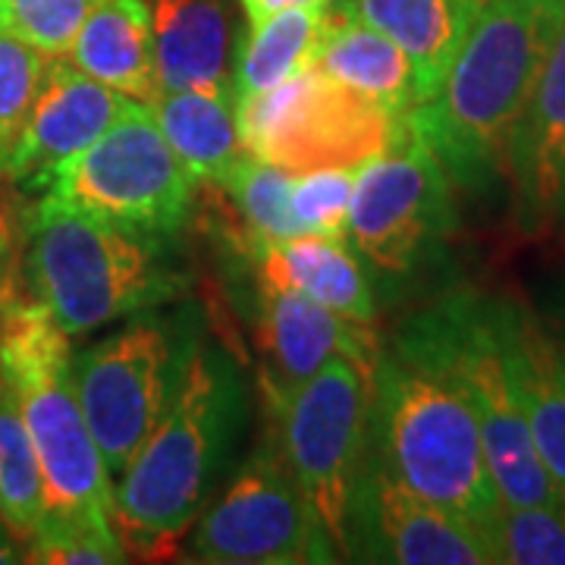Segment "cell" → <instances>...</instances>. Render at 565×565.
<instances>
[{
  "instance_id": "obj_19",
  "label": "cell",
  "mask_w": 565,
  "mask_h": 565,
  "mask_svg": "<svg viewBox=\"0 0 565 565\" xmlns=\"http://www.w3.org/2000/svg\"><path fill=\"white\" fill-rule=\"evenodd\" d=\"M311 70L359 88L403 117L424 104L418 73L403 47L367 25L349 0H330Z\"/></svg>"
},
{
  "instance_id": "obj_25",
  "label": "cell",
  "mask_w": 565,
  "mask_h": 565,
  "mask_svg": "<svg viewBox=\"0 0 565 565\" xmlns=\"http://www.w3.org/2000/svg\"><path fill=\"white\" fill-rule=\"evenodd\" d=\"M44 519V481L17 396L0 377V522L25 544Z\"/></svg>"
},
{
  "instance_id": "obj_23",
  "label": "cell",
  "mask_w": 565,
  "mask_h": 565,
  "mask_svg": "<svg viewBox=\"0 0 565 565\" xmlns=\"http://www.w3.org/2000/svg\"><path fill=\"white\" fill-rule=\"evenodd\" d=\"M355 13L405 51L418 73L424 104L444 82L484 0H349Z\"/></svg>"
},
{
  "instance_id": "obj_33",
  "label": "cell",
  "mask_w": 565,
  "mask_h": 565,
  "mask_svg": "<svg viewBox=\"0 0 565 565\" xmlns=\"http://www.w3.org/2000/svg\"><path fill=\"white\" fill-rule=\"evenodd\" d=\"M3 563H22V544L0 522V565Z\"/></svg>"
},
{
  "instance_id": "obj_5",
  "label": "cell",
  "mask_w": 565,
  "mask_h": 565,
  "mask_svg": "<svg viewBox=\"0 0 565 565\" xmlns=\"http://www.w3.org/2000/svg\"><path fill=\"white\" fill-rule=\"evenodd\" d=\"M0 377L39 456L44 519H114V487L82 415L70 337L22 280H0Z\"/></svg>"
},
{
  "instance_id": "obj_9",
  "label": "cell",
  "mask_w": 565,
  "mask_h": 565,
  "mask_svg": "<svg viewBox=\"0 0 565 565\" xmlns=\"http://www.w3.org/2000/svg\"><path fill=\"white\" fill-rule=\"evenodd\" d=\"M245 151L289 173L355 167L384 158L405 136V117L364 92L305 70L270 92L239 98Z\"/></svg>"
},
{
  "instance_id": "obj_12",
  "label": "cell",
  "mask_w": 565,
  "mask_h": 565,
  "mask_svg": "<svg viewBox=\"0 0 565 565\" xmlns=\"http://www.w3.org/2000/svg\"><path fill=\"white\" fill-rule=\"evenodd\" d=\"M452 226V180L408 122L396 148L359 170L345 233L374 267L405 277L440 255Z\"/></svg>"
},
{
  "instance_id": "obj_27",
  "label": "cell",
  "mask_w": 565,
  "mask_h": 565,
  "mask_svg": "<svg viewBox=\"0 0 565 565\" xmlns=\"http://www.w3.org/2000/svg\"><path fill=\"white\" fill-rule=\"evenodd\" d=\"M490 541L497 563L565 565V505H503Z\"/></svg>"
},
{
  "instance_id": "obj_13",
  "label": "cell",
  "mask_w": 565,
  "mask_h": 565,
  "mask_svg": "<svg viewBox=\"0 0 565 565\" xmlns=\"http://www.w3.org/2000/svg\"><path fill=\"white\" fill-rule=\"evenodd\" d=\"M352 559L399 565H487L497 550L484 527L427 503L367 449L352 519Z\"/></svg>"
},
{
  "instance_id": "obj_18",
  "label": "cell",
  "mask_w": 565,
  "mask_h": 565,
  "mask_svg": "<svg viewBox=\"0 0 565 565\" xmlns=\"http://www.w3.org/2000/svg\"><path fill=\"white\" fill-rule=\"evenodd\" d=\"M243 264L252 267L258 286L302 292L349 321L374 327L377 302L371 292V280L343 239L302 233L289 239L258 243Z\"/></svg>"
},
{
  "instance_id": "obj_28",
  "label": "cell",
  "mask_w": 565,
  "mask_h": 565,
  "mask_svg": "<svg viewBox=\"0 0 565 565\" xmlns=\"http://www.w3.org/2000/svg\"><path fill=\"white\" fill-rule=\"evenodd\" d=\"M359 170L355 167H333V170H311L296 173L289 189V207L302 233L343 239L349 230V207L355 195Z\"/></svg>"
},
{
  "instance_id": "obj_15",
  "label": "cell",
  "mask_w": 565,
  "mask_h": 565,
  "mask_svg": "<svg viewBox=\"0 0 565 565\" xmlns=\"http://www.w3.org/2000/svg\"><path fill=\"white\" fill-rule=\"evenodd\" d=\"M255 340L270 405L289 396L333 355H345L374 374L384 345L371 323L349 321L292 289L255 282Z\"/></svg>"
},
{
  "instance_id": "obj_16",
  "label": "cell",
  "mask_w": 565,
  "mask_h": 565,
  "mask_svg": "<svg viewBox=\"0 0 565 565\" xmlns=\"http://www.w3.org/2000/svg\"><path fill=\"white\" fill-rule=\"evenodd\" d=\"M505 177L522 233L541 236L565 221V22L512 129Z\"/></svg>"
},
{
  "instance_id": "obj_4",
  "label": "cell",
  "mask_w": 565,
  "mask_h": 565,
  "mask_svg": "<svg viewBox=\"0 0 565 565\" xmlns=\"http://www.w3.org/2000/svg\"><path fill=\"white\" fill-rule=\"evenodd\" d=\"M22 286L73 340L177 302L189 277L163 236L41 199L25 226Z\"/></svg>"
},
{
  "instance_id": "obj_3",
  "label": "cell",
  "mask_w": 565,
  "mask_h": 565,
  "mask_svg": "<svg viewBox=\"0 0 565 565\" xmlns=\"http://www.w3.org/2000/svg\"><path fill=\"white\" fill-rule=\"evenodd\" d=\"M367 449L408 490L487 534L503 512L465 390L405 327L371 374Z\"/></svg>"
},
{
  "instance_id": "obj_11",
  "label": "cell",
  "mask_w": 565,
  "mask_h": 565,
  "mask_svg": "<svg viewBox=\"0 0 565 565\" xmlns=\"http://www.w3.org/2000/svg\"><path fill=\"white\" fill-rule=\"evenodd\" d=\"M185 559L214 565L337 563L286 462L277 427H267L230 475V484L199 515Z\"/></svg>"
},
{
  "instance_id": "obj_21",
  "label": "cell",
  "mask_w": 565,
  "mask_h": 565,
  "mask_svg": "<svg viewBox=\"0 0 565 565\" xmlns=\"http://www.w3.org/2000/svg\"><path fill=\"white\" fill-rule=\"evenodd\" d=\"M92 79L117 88L132 102L161 98L154 70V25L148 0H102L66 51Z\"/></svg>"
},
{
  "instance_id": "obj_34",
  "label": "cell",
  "mask_w": 565,
  "mask_h": 565,
  "mask_svg": "<svg viewBox=\"0 0 565 565\" xmlns=\"http://www.w3.org/2000/svg\"><path fill=\"white\" fill-rule=\"evenodd\" d=\"M0 258H3V252H0Z\"/></svg>"
},
{
  "instance_id": "obj_26",
  "label": "cell",
  "mask_w": 565,
  "mask_h": 565,
  "mask_svg": "<svg viewBox=\"0 0 565 565\" xmlns=\"http://www.w3.org/2000/svg\"><path fill=\"white\" fill-rule=\"evenodd\" d=\"M126 544L114 519H41L22 544V563L39 565H120Z\"/></svg>"
},
{
  "instance_id": "obj_30",
  "label": "cell",
  "mask_w": 565,
  "mask_h": 565,
  "mask_svg": "<svg viewBox=\"0 0 565 565\" xmlns=\"http://www.w3.org/2000/svg\"><path fill=\"white\" fill-rule=\"evenodd\" d=\"M47 61L51 57L41 54L39 47L0 29V163L10 154L29 117Z\"/></svg>"
},
{
  "instance_id": "obj_22",
  "label": "cell",
  "mask_w": 565,
  "mask_h": 565,
  "mask_svg": "<svg viewBox=\"0 0 565 565\" xmlns=\"http://www.w3.org/2000/svg\"><path fill=\"white\" fill-rule=\"evenodd\" d=\"M154 114L182 167L202 189L221 185L248 154L239 139L236 95L230 82L161 95Z\"/></svg>"
},
{
  "instance_id": "obj_31",
  "label": "cell",
  "mask_w": 565,
  "mask_h": 565,
  "mask_svg": "<svg viewBox=\"0 0 565 565\" xmlns=\"http://www.w3.org/2000/svg\"><path fill=\"white\" fill-rule=\"evenodd\" d=\"M239 3H243L245 22H248V29H252V25H262L264 20L277 17V13L289 10V7H305V3H327V0H239Z\"/></svg>"
},
{
  "instance_id": "obj_24",
  "label": "cell",
  "mask_w": 565,
  "mask_h": 565,
  "mask_svg": "<svg viewBox=\"0 0 565 565\" xmlns=\"http://www.w3.org/2000/svg\"><path fill=\"white\" fill-rule=\"evenodd\" d=\"M327 7L330 0L289 7L277 17L264 20L262 25H252L245 35L236 39L233 66H230V85L236 102L270 92L286 79L311 70L327 22Z\"/></svg>"
},
{
  "instance_id": "obj_17",
  "label": "cell",
  "mask_w": 565,
  "mask_h": 565,
  "mask_svg": "<svg viewBox=\"0 0 565 565\" xmlns=\"http://www.w3.org/2000/svg\"><path fill=\"white\" fill-rule=\"evenodd\" d=\"M497 330L534 449L565 500V362L537 311L493 296Z\"/></svg>"
},
{
  "instance_id": "obj_8",
  "label": "cell",
  "mask_w": 565,
  "mask_h": 565,
  "mask_svg": "<svg viewBox=\"0 0 565 565\" xmlns=\"http://www.w3.org/2000/svg\"><path fill=\"white\" fill-rule=\"evenodd\" d=\"M286 462L337 559H352V519L367 462L371 371L333 355L280 403Z\"/></svg>"
},
{
  "instance_id": "obj_29",
  "label": "cell",
  "mask_w": 565,
  "mask_h": 565,
  "mask_svg": "<svg viewBox=\"0 0 565 565\" xmlns=\"http://www.w3.org/2000/svg\"><path fill=\"white\" fill-rule=\"evenodd\" d=\"M102 0H0V29L47 57H66L70 44Z\"/></svg>"
},
{
  "instance_id": "obj_14",
  "label": "cell",
  "mask_w": 565,
  "mask_h": 565,
  "mask_svg": "<svg viewBox=\"0 0 565 565\" xmlns=\"http://www.w3.org/2000/svg\"><path fill=\"white\" fill-rule=\"evenodd\" d=\"M129 104L132 98L92 79L73 61L51 57L0 177L22 189H47L63 163L102 139Z\"/></svg>"
},
{
  "instance_id": "obj_6",
  "label": "cell",
  "mask_w": 565,
  "mask_h": 565,
  "mask_svg": "<svg viewBox=\"0 0 565 565\" xmlns=\"http://www.w3.org/2000/svg\"><path fill=\"white\" fill-rule=\"evenodd\" d=\"M202 333L195 308L161 305L73 355L82 415L110 478H120L173 405Z\"/></svg>"
},
{
  "instance_id": "obj_32",
  "label": "cell",
  "mask_w": 565,
  "mask_h": 565,
  "mask_svg": "<svg viewBox=\"0 0 565 565\" xmlns=\"http://www.w3.org/2000/svg\"><path fill=\"white\" fill-rule=\"evenodd\" d=\"M541 321H544V327L550 330V337H553V343H556V349H559V355H563L565 362V299H559V302L553 305V311L544 315Z\"/></svg>"
},
{
  "instance_id": "obj_1",
  "label": "cell",
  "mask_w": 565,
  "mask_h": 565,
  "mask_svg": "<svg viewBox=\"0 0 565 565\" xmlns=\"http://www.w3.org/2000/svg\"><path fill=\"white\" fill-rule=\"evenodd\" d=\"M248 424L243 367L217 340L195 343L173 405L114 487L126 553L173 559L230 475Z\"/></svg>"
},
{
  "instance_id": "obj_7",
  "label": "cell",
  "mask_w": 565,
  "mask_h": 565,
  "mask_svg": "<svg viewBox=\"0 0 565 565\" xmlns=\"http://www.w3.org/2000/svg\"><path fill=\"white\" fill-rule=\"evenodd\" d=\"M449 367L481 427L487 465L505 505H565L534 449L497 330L493 296L459 289L403 323Z\"/></svg>"
},
{
  "instance_id": "obj_2",
  "label": "cell",
  "mask_w": 565,
  "mask_h": 565,
  "mask_svg": "<svg viewBox=\"0 0 565 565\" xmlns=\"http://www.w3.org/2000/svg\"><path fill=\"white\" fill-rule=\"evenodd\" d=\"M563 22L565 0L481 3L437 95L408 114L452 185L484 192L503 180L512 129Z\"/></svg>"
},
{
  "instance_id": "obj_10",
  "label": "cell",
  "mask_w": 565,
  "mask_h": 565,
  "mask_svg": "<svg viewBox=\"0 0 565 565\" xmlns=\"http://www.w3.org/2000/svg\"><path fill=\"white\" fill-rule=\"evenodd\" d=\"M44 199L173 239L192 214L195 180L163 136L154 104L132 102L102 139L63 163Z\"/></svg>"
},
{
  "instance_id": "obj_20",
  "label": "cell",
  "mask_w": 565,
  "mask_h": 565,
  "mask_svg": "<svg viewBox=\"0 0 565 565\" xmlns=\"http://www.w3.org/2000/svg\"><path fill=\"white\" fill-rule=\"evenodd\" d=\"M151 25L161 95L230 82L239 35L226 0H154Z\"/></svg>"
}]
</instances>
